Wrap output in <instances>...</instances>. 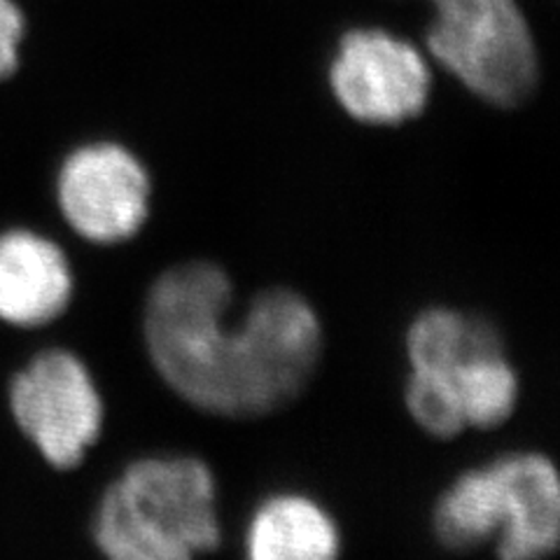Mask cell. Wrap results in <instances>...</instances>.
Returning a JSON list of instances; mask_svg holds the SVG:
<instances>
[{"instance_id": "1", "label": "cell", "mask_w": 560, "mask_h": 560, "mask_svg": "<svg viewBox=\"0 0 560 560\" xmlns=\"http://www.w3.org/2000/svg\"><path fill=\"white\" fill-rule=\"evenodd\" d=\"M138 329L164 388L187 409L232 423L294 407L327 353V325L313 296L271 283L241 304L234 273L210 257L156 271L140 302Z\"/></svg>"}, {"instance_id": "2", "label": "cell", "mask_w": 560, "mask_h": 560, "mask_svg": "<svg viewBox=\"0 0 560 560\" xmlns=\"http://www.w3.org/2000/svg\"><path fill=\"white\" fill-rule=\"evenodd\" d=\"M101 560H206L224 545L222 481L206 455H131L96 495L90 518Z\"/></svg>"}, {"instance_id": "3", "label": "cell", "mask_w": 560, "mask_h": 560, "mask_svg": "<svg viewBox=\"0 0 560 560\" xmlns=\"http://www.w3.org/2000/svg\"><path fill=\"white\" fill-rule=\"evenodd\" d=\"M428 530L451 556L490 551L493 560H553L560 549V469L537 446L500 451L442 483Z\"/></svg>"}, {"instance_id": "4", "label": "cell", "mask_w": 560, "mask_h": 560, "mask_svg": "<svg viewBox=\"0 0 560 560\" xmlns=\"http://www.w3.org/2000/svg\"><path fill=\"white\" fill-rule=\"evenodd\" d=\"M8 407L26 442L57 471H75L108 430V399L78 350L49 346L16 370Z\"/></svg>"}, {"instance_id": "5", "label": "cell", "mask_w": 560, "mask_h": 560, "mask_svg": "<svg viewBox=\"0 0 560 560\" xmlns=\"http://www.w3.org/2000/svg\"><path fill=\"white\" fill-rule=\"evenodd\" d=\"M434 59L467 90L495 105H516L533 92L537 51L516 0H430Z\"/></svg>"}, {"instance_id": "6", "label": "cell", "mask_w": 560, "mask_h": 560, "mask_svg": "<svg viewBox=\"0 0 560 560\" xmlns=\"http://www.w3.org/2000/svg\"><path fill=\"white\" fill-rule=\"evenodd\" d=\"M51 189L68 232L101 250L133 245L152 222V175L136 152L115 140H86L70 148Z\"/></svg>"}, {"instance_id": "7", "label": "cell", "mask_w": 560, "mask_h": 560, "mask_svg": "<svg viewBox=\"0 0 560 560\" xmlns=\"http://www.w3.org/2000/svg\"><path fill=\"white\" fill-rule=\"evenodd\" d=\"M331 90L358 121L395 127L425 110L430 70L409 43L383 31H353L331 63Z\"/></svg>"}, {"instance_id": "8", "label": "cell", "mask_w": 560, "mask_h": 560, "mask_svg": "<svg viewBox=\"0 0 560 560\" xmlns=\"http://www.w3.org/2000/svg\"><path fill=\"white\" fill-rule=\"evenodd\" d=\"M78 273L63 245L33 226L0 232V320L43 329L73 308Z\"/></svg>"}, {"instance_id": "9", "label": "cell", "mask_w": 560, "mask_h": 560, "mask_svg": "<svg viewBox=\"0 0 560 560\" xmlns=\"http://www.w3.org/2000/svg\"><path fill=\"white\" fill-rule=\"evenodd\" d=\"M238 541L241 560H343L348 535L327 498L285 483L250 504Z\"/></svg>"}, {"instance_id": "10", "label": "cell", "mask_w": 560, "mask_h": 560, "mask_svg": "<svg viewBox=\"0 0 560 560\" xmlns=\"http://www.w3.org/2000/svg\"><path fill=\"white\" fill-rule=\"evenodd\" d=\"M413 372V370H407ZM440 376L463 411L467 432H498L518 416L525 383L506 337L486 343L455 362Z\"/></svg>"}, {"instance_id": "11", "label": "cell", "mask_w": 560, "mask_h": 560, "mask_svg": "<svg viewBox=\"0 0 560 560\" xmlns=\"http://www.w3.org/2000/svg\"><path fill=\"white\" fill-rule=\"evenodd\" d=\"M504 339L502 327L486 313L451 302L416 308L401 329L405 370L444 372L471 350Z\"/></svg>"}, {"instance_id": "12", "label": "cell", "mask_w": 560, "mask_h": 560, "mask_svg": "<svg viewBox=\"0 0 560 560\" xmlns=\"http://www.w3.org/2000/svg\"><path fill=\"white\" fill-rule=\"evenodd\" d=\"M26 14L16 0H0V80L10 78L22 61Z\"/></svg>"}]
</instances>
